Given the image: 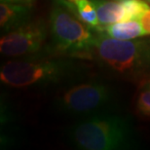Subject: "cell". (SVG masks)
<instances>
[{
  "instance_id": "ba28073f",
  "label": "cell",
  "mask_w": 150,
  "mask_h": 150,
  "mask_svg": "<svg viewBox=\"0 0 150 150\" xmlns=\"http://www.w3.org/2000/svg\"><path fill=\"white\" fill-rule=\"evenodd\" d=\"M64 4L81 22L97 31H103L104 28L100 25L97 11L91 0H58Z\"/></svg>"
},
{
  "instance_id": "8992f818",
  "label": "cell",
  "mask_w": 150,
  "mask_h": 150,
  "mask_svg": "<svg viewBox=\"0 0 150 150\" xmlns=\"http://www.w3.org/2000/svg\"><path fill=\"white\" fill-rule=\"evenodd\" d=\"M49 28L42 20L30 21L2 35L0 52L8 57L32 56L46 51ZM46 53V52H45Z\"/></svg>"
},
{
  "instance_id": "8fae6325",
  "label": "cell",
  "mask_w": 150,
  "mask_h": 150,
  "mask_svg": "<svg viewBox=\"0 0 150 150\" xmlns=\"http://www.w3.org/2000/svg\"><path fill=\"white\" fill-rule=\"evenodd\" d=\"M126 10V21L139 20L150 7L145 0H120Z\"/></svg>"
},
{
  "instance_id": "5b68a950",
  "label": "cell",
  "mask_w": 150,
  "mask_h": 150,
  "mask_svg": "<svg viewBox=\"0 0 150 150\" xmlns=\"http://www.w3.org/2000/svg\"><path fill=\"white\" fill-rule=\"evenodd\" d=\"M118 94L110 84L100 80L69 83L55 98V107L76 119L115 111Z\"/></svg>"
},
{
  "instance_id": "e0dca14e",
  "label": "cell",
  "mask_w": 150,
  "mask_h": 150,
  "mask_svg": "<svg viewBox=\"0 0 150 150\" xmlns=\"http://www.w3.org/2000/svg\"><path fill=\"white\" fill-rule=\"evenodd\" d=\"M56 1H58V0H56Z\"/></svg>"
},
{
  "instance_id": "9a60e30c",
  "label": "cell",
  "mask_w": 150,
  "mask_h": 150,
  "mask_svg": "<svg viewBox=\"0 0 150 150\" xmlns=\"http://www.w3.org/2000/svg\"><path fill=\"white\" fill-rule=\"evenodd\" d=\"M23 3H25V4H28V5H31V3L33 0H21Z\"/></svg>"
},
{
  "instance_id": "2e32d148",
  "label": "cell",
  "mask_w": 150,
  "mask_h": 150,
  "mask_svg": "<svg viewBox=\"0 0 150 150\" xmlns=\"http://www.w3.org/2000/svg\"><path fill=\"white\" fill-rule=\"evenodd\" d=\"M145 1H146V2H147V3H148V4H150V0H145Z\"/></svg>"
},
{
  "instance_id": "52a82bcc",
  "label": "cell",
  "mask_w": 150,
  "mask_h": 150,
  "mask_svg": "<svg viewBox=\"0 0 150 150\" xmlns=\"http://www.w3.org/2000/svg\"><path fill=\"white\" fill-rule=\"evenodd\" d=\"M31 21V6L23 3L1 2L0 4V28L7 33Z\"/></svg>"
},
{
  "instance_id": "7c38bea8",
  "label": "cell",
  "mask_w": 150,
  "mask_h": 150,
  "mask_svg": "<svg viewBox=\"0 0 150 150\" xmlns=\"http://www.w3.org/2000/svg\"><path fill=\"white\" fill-rule=\"evenodd\" d=\"M137 109L142 115L150 117V89L147 85L139 92L137 96Z\"/></svg>"
},
{
  "instance_id": "30bf717a",
  "label": "cell",
  "mask_w": 150,
  "mask_h": 150,
  "mask_svg": "<svg viewBox=\"0 0 150 150\" xmlns=\"http://www.w3.org/2000/svg\"><path fill=\"white\" fill-rule=\"evenodd\" d=\"M103 32L110 37L121 39V40H132V39L146 35L142 23L137 20L112 23L105 26Z\"/></svg>"
},
{
  "instance_id": "4fadbf2b",
  "label": "cell",
  "mask_w": 150,
  "mask_h": 150,
  "mask_svg": "<svg viewBox=\"0 0 150 150\" xmlns=\"http://www.w3.org/2000/svg\"><path fill=\"white\" fill-rule=\"evenodd\" d=\"M139 21L142 23L144 31L146 32V35H149L150 34V9H148L147 11H145L142 15V17L139 18Z\"/></svg>"
},
{
  "instance_id": "6da1fadb",
  "label": "cell",
  "mask_w": 150,
  "mask_h": 150,
  "mask_svg": "<svg viewBox=\"0 0 150 150\" xmlns=\"http://www.w3.org/2000/svg\"><path fill=\"white\" fill-rule=\"evenodd\" d=\"M73 147L83 150L129 149L137 144V133L127 116L115 111L77 119L67 130Z\"/></svg>"
},
{
  "instance_id": "3957f363",
  "label": "cell",
  "mask_w": 150,
  "mask_h": 150,
  "mask_svg": "<svg viewBox=\"0 0 150 150\" xmlns=\"http://www.w3.org/2000/svg\"><path fill=\"white\" fill-rule=\"evenodd\" d=\"M92 59L127 80L144 79L150 72V39L121 40L97 31Z\"/></svg>"
},
{
  "instance_id": "277c9868",
  "label": "cell",
  "mask_w": 150,
  "mask_h": 150,
  "mask_svg": "<svg viewBox=\"0 0 150 150\" xmlns=\"http://www.w3.org/2000/svg\"><path fill=\"white\" fill-rule=\"evenodd\" d=\"M50 44L45 52L76 59L92 58L97 31L71 13L61 2L52 7L49 17Z\"/></svg>"
},
{
  "instance_id": "9c48e42d",
  "label": "cell",
  "mask_w": 150,
  "mask_h": 150,
  "mask_svg": "<svg viewBox=\"0 0 150 150\" xmlns=\"http://www.w3.org/2000/svg\"><path fill=\"white\" fill-rule=\"evenodd\" d=\"M97 11L100 25L103 28L112 23L125 22L126 10L120 0L109 1V0H91Z\"/></svg>"
},
{
  "instance_id": "7a4b0ae2",
  "label": "cell",
  "mask_w": 150,
  "mask_h": 150,
  "mask_svg": "<svg viewBox=\"0 0 150 150\" xmlns=\"http://www.w3.org/2000/svg\"><path fill=\"white\" fill-rule=\"evenodd\" d=\"M73 58L39 53L6 62L0 69L4 84L17 88L67 84L75 79L78 72Z\"/></svg>"
},
{
  "instance_id": "5bb4252c",
  "label": "cell",
  "mask_w": 150,
  "mask_h": 150,
  "mask_svg": "<svg viewBox=\"0 0 150 150\" xmlns=\"http://www.w3.org/2000/svg\"><path fill=\"white\" fill-rule=\"evenodd\" d=\"M1 2H11V3H23L21 0H1ZM25 4V3H23Z\"/></svg>"
}]
</instances>
